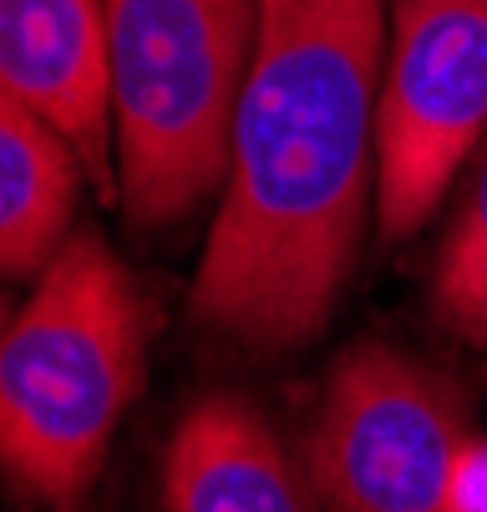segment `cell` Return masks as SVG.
I'll return each mask as SVG.
<instances>
[{"label":"cell","instance_id":"6da1fadb","mask_svg":"<svg viewBox=\"0 0 487 512\" xmlns=\"http://www.w3.org/2000/svg\"><path fill=\"white\" fill-rule=\"evenodd\" d=\"M386 0H259L254 66L193 315L259 355L315 340L376 188Z\"/></svg>","mask_w":487,"mask_h":512},{"label":"cell","instance_id":"7a4b0ae2","mask_svg":"<svg viewBox=\"0 0 487 512\" xmlns=\"http://www.w3.org/2000/svg\"><path fill=\"white\" fill-rule=\"evenodd\" d=\"M143 350V289L97 234H72L0 330V477L36 507L87 512Z\"/></svg>","mask_w":487,"mask_h":512},{"label":"cell","instance_id":"3957f363","mask_svg":"<svg viewBox=\"0 0 487 512\" xmlns=\"http://www.w3.org/2000/svg\"><path fill=\"white\" fill-rule=\"evenodd\" d=\"M254 41L259 0H107L117 198L137 229L224 193Z\"/></svg>","mask_w":487,"mask_h":512},{"label":"cell","instance_id":"277c9868","mask_svg":"<svg viewBox=\"0 0 487 512\" xmlns=\"http://www.w3.org/2000/svg\"><path fill=\"white\" fill-rule=\"evenodd\" d=\"M467 442V401L442 371L361 340L330 365L305 431V477L325 512H447Z\"/></svg>","mask_w":487,"mask_h":512},{"label":"cell","instance_id":"5b68a950","mask_svg":"<svg viewBox=\"0 0 487 512\" xmlns=\"http://www.w3.org/2000/svg\"><path fill=\"white\" fill-rule=\"evenodd\" d=\"M487 137V0H391L376 102V224L411 239Z\"/></svg>","mask_w":487,"mask_h":512},{"label":"cell","instance_id":"8992f818","mask_svg":"<svg viewBox=\"0 0 487 512\" xmlns=\"http://www.w3.org/2000/svg\"><path fill=\"white\" fill-rule=\"evenodd\" d=\"M0 87L72 142L102 198H117L107 0H0Z\"/></svg>","mask_w":487,"mask_h":512},{"label":"cell","instance_id":"52a82bcc","mask_svg":"<svg viewBox=\"0 0 487 512\" xmlns=\"http://www.w3.org/2000/svg\"><path fill=\"white\" fill-rule=\"evenodd\" d=\"M305 482L264 411L234 391L193 401L163 457L168 512H310Z\"/></svg>","mask_w":487,"mask_h":512},{"label":"cell","instance_id":"ba28073f","mask_svg":"<svg viewBox=\"0 0 487 512\" xmlns=\"http://www.w3.org/2000/svg\"><path fill=\"white\" fill-rule=\"evenodd\" d=\"M82 158L41 112L0 87V274H41L72 239Z\"/></svg>","mask_w":487,"mask_h":512},{"label":"cell","instance_id":"9c48e42d","mask_svg":"<svg viewBox=\"0 0 487 512\" xmlns=\"http://www.w3.org/2000/svg\"><path fill=\"white\" fill-rule=\"evenodd\" d=\"M432 315L457 340L487 350V137L472 153L462 203L432 264Z\"/></svg>","mask_w":487,"mask_h":512},{"label":"cell","instance_id":"30bf717a","mask_svg":"<svg viewBox=\"0 0 487 512\" xmlns=\"http://www.w3.org/2000/svg\"><path fill=\"white\" fill-rule=\"evenodd\" d=\"M447 512H487V442H467L457 472H452V492H447Z\"/></svg>","mask_w":487,"mask_h":512}]
</instances>
